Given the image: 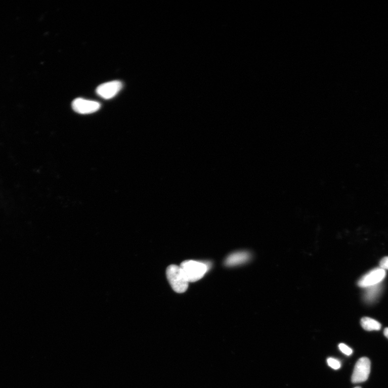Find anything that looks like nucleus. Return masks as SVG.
I'll return each instance as SVG.
<instances>
[{
	"label": "nucleus",
	"mask_w": 388,
	"mask_h": 388,
	"mask_svg": "<svg viewBox=\"0 0 388 388\" xmlns=\"http://www.w3.org/2000/svg\"><path fill=\"white\" fill-rule=\"evenodd\" d=\"M211 267V263L207 262H199L192 260L184 261L181 264L180 268L188 282L193 283L199 280L207 273Z\"/></svg>",
	"instance_id": "obj_1"
},
{
	"label": "nucleus",
	"mask_w": 388,
	"mask_h": 388,
	"mask_svg": "<svg viewBox=\"0 0 388 388\" xmlns=\"http://www.w3.org/2000/svg\"><path fill=\"white\" fill-rule=\"evenodd\" d=\"M101 104L96 101L77 98L72 103V109L81 114H91L98 111L101 108Z\"/></svg>",
	"instance_id": "obj_6"
},
{
	"label": "nucleus",
	"mask_w": 388,
	"mask_h": 388,
	"mask_svg": "<svg viewBox=\"0 0 388 388\" xmlns=\"http://www.w3.org/2000/svg\"><path fill=\"white\" fill-rule=\"evenodd\" d=\"M384 335L388 338V328H385L384 330Z\"/></svg>",
	"instance_id": "obj_13"
},
{
	"label": "nucleus",
	"mask_w": 388,
	"mask_h": 388,
	"mask_svg": "<svg viewBox=\"0 0 388 388\" xmlns=\"http://www.w3.org/2000/svg\"><path fill=\"white\" fill-rule=\"evenodd\" d=\"M379 266L384 270H388V257H385L379 263Z\"/></svg>",
	"instance_id": "obj_12"
},
{
	"label": "nucleus",
	"mask_w": 388,
	"mask_h": 388,
	"mask_svg": "<svg viewBox=\"0 0 388 388\" xmlns=\"http://www.w3.org/2000/svg\"><path fill=\"white\" fill-rule=\"evenodd\" d=\"M361 325L367 331H379L381 329V324L377 321L369 317L362 318Z\"/></svg>",
	"instance_id": "obj_9"
},
{
	"label": "nucleus",
	"mask_w": 388,
	"mask_h": 388,
	"mask_svg": "<svg viewBox=\"0 0 388 388\" xmlns=\"http://www.w3.org/2000/svg\"><path fill=\"white\" fill-rule=\"evenodd\" d=\"M371 362L366 357L360 358L355 366L352 376L353 383H360L366 381L370 373Z\"/></svg>",
	"instance_id": "obj_3"
},
{
	"label": "nucleus",
	"mask_w": 388,
	"mask_h": 388,
	"mask_svg": "<svg viewBox=\"0 0 388 388\" xmlns=\"http://www.w3.org/2000/svg\"><path fill=\"white\" fill-rule=\"evenodd\" d=\"M166 275L173 290L179 293L187 291L189 282L180 267L176 265L169 266L167 269Z\"/></svg>",
	"instance_id": "obj_2"
},
{
	"label": "nucleus",
	"mask_w": 388,
	"mask_h": 388,
	"mask_svg": "<svg viewBox=\"0 0 388 388\" xmlns=\"http://www.w3.org/2000/svg\"><path fill=\"white\" fill-rule=\"evenodd\" d=\"M251 258L250 253L246 251H239L229 255L225 263L227 267H235L246 263Z\"/></svg>",
	"instance_id": "obj_7"
},
{
	"label": "nucleus",
	"mask_w": 388,
	"mask_h": 388,
	"mask_svg": "<svg viewBox=\"0 0 388 388\" xmlns=\"http://www.w3.org/2000/svg\"><path fill=\"white\" fill-rule=\"evenodd\" d=\"M386 276L385 270L377 268L371 270L359 280L358 285L362 288H368L381 284Z\"/></svg>",
	"instance_id": "obj_4"
},
{
	"label": "nucleus",
	"mask_w": 388,
	"mask_h": 388,
	"mask_svg": "<svg viewBox=\"0 0 388 388\" xmlns=\"http://www.w3.org/2000/svg\"><path fill=\"white\" fill-rule=\"evenodd\" d=\"M327 363L330 367H331L335 370L340 369L341 367L340 362L334 358H329L327 360Z\"/></svg>",
	"instance_id": "obj_10"
},
{
	"label": "nucleus",
	"mask_w": 388,
	"mask_h": 388,
	"mask_svg": "<svg viewBox=\"0 0 388 388\" xmlns=\"http://www.w3.org/2000/svg\"><path fill=\"white\" fill-rule=\"evenodd\" d=\"M382 286L381 284L366 288L364 294V299L367 303L374 302L381 293Z\"/></svg>",
	"instance_id": "obj_8"
},
{
	"label": "nucleus",
	"mask_w": 388,
	"mask_h": 388,
	"mask_svg": "<svg viewBox=\"0 0 388 388\" xmlns=\"http://www.w3.org/2000/svg\"><path fill=\"white\" fill-rule=\"evenodd\" d=\"M122 88V84L120 81L114 80L106 82L97 87L96 93L105 100H110L116 96Z\"/></svg>",
	"instance_id": "obj_5"
},
{
	"label": "nucleus",
	"mask_w": 388,
	"mask_h": 388,
	"mask_svg": "<svg viewBox=\"0 0 388 388\" xmlns=\"http://www.w3.org/2000/svg\"><path fill=\"white\" fill-rule=\"evenodd\" d=\"M354 388H361V387H360V386H357V387H354Z\"/></svg>",
	"instance_id": "obj_14"
},
{
	"label": "nucleus",
	"mask_w": 388,
	"mask_h": 388,
	"mask_svg": "<svg viewBox=\"0 0 388 388\" xmlns=\"http://www.w3.org/2000/svg\"><path fill=\"white\" fill-rule=\"evenodd\" d=\"M338 348H339L340 350L343 354L346 355V356H350L353 353V350L350 348H349V346L344 343L339 344V345H338Z\"/></svg>",
	"instance_id": "obj_11"
}]
</instances>
